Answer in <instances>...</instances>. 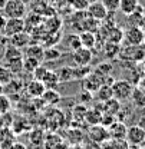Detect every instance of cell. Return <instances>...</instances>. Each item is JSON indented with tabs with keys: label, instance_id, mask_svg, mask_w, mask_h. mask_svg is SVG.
I'll use <instances>...</instances> for the list:
<instances>
[{
	"label": "cell",
	"instance_id": "6da1fadb",
	"mask_svg": "<svg viewBox=\"0 0 145 149\" xmlns=\"http://www.w3.org/2000/svg\"><path fill=\"white\" fill-rule=\"evenodd\" d=\"M27 13V4L22 0H7L1 9V15L6 19H23Z\"/></svg>",
	"mask_w": 145,
	"mask_h": 149
},
{
	"label": "cell",
	"instance_id": "7a4b0ae2",
	"mask_svg": "<svg viewBox=\"0 0 145 149\" xmlns=\"http://www.w3.org/2000/svg\"><path fill=\"white\" fill-rule=\"evenodd\" d=\"M111 89H112V96L118 100H125L128 97H131L132 95V85L125 80V79H119V80H115L112 85H111Z\"/></svg>",
	"mask_w": 145,
	"mask_h": 149
},
{
	"label": "cell",
	"instance_id": "3957f363",
	"mask_svg": "<svg viewBox=\"0 0 145 149\" xmlns=\"http://www.w3.org/2000/svg\"><path fill=\"white\" fill-rule=\"evenodd\" d=\"M127 46H141L145 42V32L138 26H131L124 33V39Z\"/></svg>",
	"mask_w": 145,
	"mask_h": 149
},
{
	"label": "cell",
	"instance_id": "277c9868",
	"mask_svg": "<svg viewBox=\"0 0 145 149\" xmlns=\"http://www.w3.org/2000/svg\"><path fill=\"white\" fill-rule=\"evenodd\" d=\"M125 141L129 143V146H141L145 142V129L138 125H134L127 129Z\"/></svg>",
	"mask_w": 145,
	"mask_h": 149
},
{
	"label": "cell",
	"instance_id": "5b68a950",
	"mask_svg": "<svg viewBox=\"0 0 145 149\" xmlns=\"http://www.w3.org/2000/svg\"><path fill=\"white\" fill-rule=\"evenodd\" d=\"M25 20L23 19H6V23H4V27L1 30V33L7 37H12L18 33H22L25 30Z\"/></svg>",
	"mask_w": 145,
	"mask_h": 149
},
{
	"label": "cell",
	"instance_id": "8992f818",
	"mask_svg": "<svg viewBox=\"0 0 145 149\" xmlns=\"http://www.w3.org/2000/svg\"><path fill=\"white\" fill-rule=\"evenodd\" d=\"M85 12H86V15H88L89 17L95 19V20H98V22L105 20L109 15V12L106 10V7L102 4L101 0H98V1H95V3H89Z\"/></svg>",
	"mask_w": 145,
	"mask_h": 149
},
{
	"label": "cell",
	"instance_id": "52a82bcc",
	"mask_svg": "<svg viewBox=\"0 0 145 149\" xmlns=\"http://www.w3.org/2000/svg\"><path fill=\"white\" fill-rule=\"evenodd\" d=\"M92 50L86 47H79L72 52L73 62L76 63V66H88L92 60Z\"/></svg>",
	"mask_w": 145,
	"mask_h": 149
},
{
	"label": "cell",
	"instance_id": "ba28073f",
	"mask_svg": "<svg viewBox=\"0 0 145 149\" xmlns=\"http://www.w3.org/2000/svg\"><path fill=\"white\" fill-rule=\"evenodd\" d=\"M102 79H104V77H102L101 74H98L96 72L89 73L88 76L83 77V89L91 93L96 92V91L101 88V85H104Z\"/></svg>",
	"mask_w": 145,
	"mask_h": 149
},
{
	"label": "cell",
	"instance_id": "9c48e42d",
	"mask_svg": "<svg viewBox=\"0 0 145 149\" xmlns=\"http://www.w3.org/2000/svg\"><path fill=\"white\" fill-rule=\"evenodd\" d=\"M108 135L111 139H125V135H127V126L124 122H119V120H115L112 125H109L108 128Z\"/></svg>",
	"mask_w": 145,
	"mask_h": 149
},
{
	"label": "cell",
	"instance_id": "30bf717a",
	"mask_svg": "<svg viewBox=\"0 0 145 149\" xmlns=\"http://www.w3.org/2000/svg\"><path fill=\"white\" fill-rule=\"evenodd\" d=\"M138 7H139V0H119L118 10H119L122 15L129 16V15H132Z\"/></svg>",
	"mask_w": 145,
	"mask_h": 149
},
{
	"label": "cell",
	"instance_id": "8fae6325",
	"mask_svg": "<svg viewBox=\"0 0 145 149\" xmlns=\"http://www.w3.org/2000/svg\"><path fill=\"white\" fill-rule=\"evenodd\" d=\"M89 135H91V138L95 142H105L106 139H109L108 130L102 125H93L91 130H89Z\"/></svg>",
	"mask_w": 145,
	"mask_h": 149
},
{
	"label": "cell",
	"instance_id": "7c38bea8",
	"mask_svg": "<svg viewBox=\"0 0 145 149\" xmlns=\"http://www.w3.org/2000/svg\"><path fill=\"white\" fill-rule=\"evenodd\" d=\"M101 111L102 113H109V115H116L118 112L121 111V103L118 99L115 97H111L106 102H102L101 105Z\"/></svg>",
	"mask_w": 145,
	"mask_h": 149
},
{
	"label": "cell",
	"instance_id": "4fadbf2b",
	"mask_svg": "<svg viewBox=\"0 0 145 149\" xmlns=\"http://www.w3.org/2000/svg\"><path fill=\"white\" fill-rule=\"evenodd\" d=\"M27 93L32 96V97H40L43 92L46 91V86L43 85V82H40V80H36V79H33L29 85H27Z\"/></svg>",
	"mask_w": 145,
	"mask_h": 149
},
{
	"label": "cell",
	"instance_id": "5bb4252c",
	"mask_svg": "<svg viewBox=\"0 0 145 149\" xmlns=\"http://www.w3.org/2000/svg\"><path fill=\"white\" fill-rule=\"evenodd\" d=\"M79 39H81V45H82V47L92 49V47L96 45V36H95V33H92V32L82 30V32L79 33Z\"/></svg>",
	"mask_w": 145,
	"mask_h": 149
},
{
	"label": "cell",
	"instance_id": "9a60e30c",
	"mask_svg": "<svg viewBox=\"0 0 145 149\" xmlns=\"http://www.w3.org/2000/svg\"><path fill=\"white\" fill-rule=\"evenodd\" d=\"M83 119L89 123V125H99L101 123V119H102V111H99V109H86L85 112V116H83Z\"/></svg>",
	"mask_w": 145,
	"mask_h": 149
},
{
	"label": "cell",
	"instance_id": "2e32d148",
	"mask_svg": "<svg viewBox=\"0 0 145 149\" xmlns=\"http://www.w3.org/2000/svg\"><path fill=\"white\" fill-rule=\"evenodd\" d=\"M22 59H23L22 52L19 50L18 47H15V46H9V47L4 50V62H6V63L16 62V60H22Z\"/></svg>",
	"mask_w": 145,
	"mask_h": 149
},
{
	"label": "cell",
	"instance_id": "e0dca14e",
	"mask_svg": "<svg viewBox=\"0 0 145 149\" xmlns=\"http://www.w3.org/2000/svg\"><path fill=\"white\" fill-rule=\"evenodd\" d=\"M42 82H43V85L46 86V89H55V88L57 86V83H59V77H57L56 72L48 70L46 74H45V77L42 79Z\"/></svg>",
	"mask_w": 145,
	"mask_h": 149
},
{
	"label": "cell",
	"instance_id": "ac0fdd59",
	"mask_svg": "<svg viewBox=\"0 0 145 149\" xmlns=\"http://www.w3.org/2000/svg\"><path fill=\"white\" fill-rule=\"evenodd\" d=\"M9 42H10V46H15V47H23V46H27L29 43V36L26 33H18L15 36L9 37Z\"/></svg>",
	"mask_w": 145,
	"mask_h": 149
},
{
	"label": "cell",
	"instance_id": "d6986e66",
	"mask_svg": "<svg viewBox=\"0 0 145 149\" xmlns=\"http://www.w3.org/2000/svg\"><path fill=\"white\" fill-rule=\"evenodd\" d=\"M111 97H113V96H112L111 85H108V83L101 85V88L96 91V99H98L99 102H106V100L111 99Z\"/></svg>",
	"mask_w": 145,
	"mask_h": 149
},
{
	"label": "cell",
	"instance_id": "ffe728a7",
	"mask_svg": "<svg viewBox=\"0 0 145 149\" xmlns=\"http://www.w3.org/2000/svg\"><path fill=\"white\" fill-rule=\"evenodd\" d=\"M40 97L45 100V103H52V105H55V103H59L60 102V95H59V92H56L55 89H46Z\"/></svg>",
	"mask_w": 145,
	"mask_h": 149
},
{
	"label": "cell",
	"instance_id": "44dd1931",
	"mask_svg": "<svg viewBox=\"0 0 145 149\" xmlns=\"http://www.w3.org/2000/svg\"><path fill=\"white\" fill-rule=\"evenodd\" d=\"M122 39H124V32H122L121 29H118V27H112V29H109V32H108V42L119 45V43L122 42Z\"/></svg>",
	"mask_w": 145,
	"mask_h": 149
},
{
	"label": "cell",
	"instance_id": "7402d4cb",
	"mask_svg": "<svg viewBox=\"0 0 145 149\" xmlns=\"http://www.w3.org/2000/svg\"><path fill=\"white\" fill-rule=\"evenodd\" d=\"M56 74H57V77H59V82H69V80L73 79L72 68H68V66L62 68L59 72H56Z\"/></svg>",
	"mask_w": 145,
	"mask_h": 149
},
{
	"label": "cell",
	"instance_id": "603a6c76",
	"mask_svg": "<svg viewBox=\"0 0 145 149\" xmlns=\"http://www.w3.org/2000/svg\"><path fill=\"white\" fill-rule=\"evenodd\" d=\"M13 77H15V73H13L9 68H6L4 65L0 66V83L6 85V83H9Z\"/></svg>",
	"mask_w": 145,
	"mask_h": 149
},
{
	"label": "cell",
	"instance_id": "cb8c5ba5",
	"mask_svg": "<svg viewBox=\"0 0 145 149\" xmlns=\"http://www.w3.org/2000/svg\"><path fill=\"white\" fill-rule=\"evenodd\" d=\"M26 56L37 59V60L40 62V60L43 59V49L39 47V46H29V47L26 49Z\"/></svg>",
	"mask_w": 145,
	"mask_h": 149
},
{
	"label": "cell",
	"instance_id": "d4e9b609",
	"mask_svg": "<svg viewBox=\"0 0 145 149\" xmlns=\"http://www.w3.org/2000/svg\"><path fill=\"white\" fill-rule=\"evenodd\" d=\"M39 65H40V62H39L37 59H33V57H29V56L23 57V69H25V70L33 72V70L36 69L37 66H39Z\"/></svg>",
	"mask_w": 145,
	"mask_h": 149
},
{
	"label": "cell",
	"instance_id": "484cf974",
	"mask_svg": "<svg viewBox=\"0 0 145 149\" xmlns=\"http://www.w3.org/2000/svg\"><path fill=\"white\" fill-rule=\"evenodd\" d=\"M66 46H68L72 52L73 50H76V49H79V47H82L79 35H69L68 39H66Z\"/></svg>",
	"mask_w": 145,
	"mask_h": 149
},
{
	"label": "cell",
	"instance_id": "4316f807",
	"mask_svg": "<svg viewBox=\"0 0 145 149\" xmlns=\"http://www.w3.org/2000/svg\"><path fill=\"white\" fill-rule=\"evenodd\" d=\"M60 50H57L56 47L50 46V49H43V59L45 60H56L60 57Z\"/></svg>",
	"mask_w": 145,
	"mask_h": 149
},
{
	"label": "cell",
	"instance_id": "83f0119b",
	"mask_svg": "<svg viewBox=\"0 0 145 149\" xmlns=\"http://www.w3.org/2000/svg\"><path fill=\"white\" fill-rule=\"evenodd\" d=\"M10 108H12L10 99L4 93L0 95V115H7V112L10 111Z\"/></svg>",
	"mask_w": 145,
	"mask_h": 149
},
{
	"label": "cell",
	"instance_id": "f1b7e54d",
	"mask_svg": "<svg viewBox=\"0 0 145 149\" xmlns=\"http://www.w3.org/2000/svg\"><path fill=\"white\" fill-rule=\"evenodd\" d=\"M69 6L75 12H85L88 7V1L86 0H69Z\"/></svg>",
	"mask_w": 145,
	"mask_h": 149
},
{
	"label": "cell",
	"instance_id": "f546056e",
	"mask_svg": "<svg viewBox=\"0 0 145 149\" xmlns=\"http://www.w3.org/2000/svg\"><path fill=\"white\" fill-rule=\"evenodd\" d=\"M105 49H106V56L108 57H113V56H116L119 53V45H116V43L108 42L106 46H105Z\"/></svg>",
	"mask_w": 145,
	"mask_h": 149
},
{
	"label": "cell",
	"instance_id": "4dcf8cb0",
	"mask_svg": "<svg viewBox=\"0 0 145 149\" xmlns=\"http://www.w3.org/2000/svg\"><path fill=\"white\" fill-rule=\"evenodd\" d=\"M102 4L106 7L109 13H113L118 10V6H119V0H101Z\"/></svg>",
	"mask_w": 145,
	"mask_h": 149
},
{
	"label": "cell",
	"instance_id": "1f68e13d",
	"mask_svg": "<svg viewBox=\"0 0 145 149\" xmlns=\"http://www.w3.org/2000/svg\"><path fill=\"white\" fill-rule=\"evenodd\" d=\"M48 70H49V69H46V68H43V66H40V65H39L36 69L33 70V76H35V79L42 82V79L45 77V74H46Z\"/></svg>",
	"mask_w": 145,
	"mask_h": 149
},
{
	"label": "cell",
	"instance_id": "d6a6232c",
	"mask_svg": "<svg viewBox=\"0 0 145 149\" xmlns=\"http://www.w3.org/2000/svg\"><path fill=\"white\" fill-rule=\"evenodd\" d=\"M111 69H112V66L109 65V63H101L99 66H98V69H96V73L101 74L102 77H104V74H108L111 72Z\"/></svg>",
	"mask_w": 145,
	"mask_h": 149
},
{
	"label": "cell",
	"instance_id": "836d02e7",
	"mask_svg": "<svg viewBox=\"0 0 145 149\" xmlns=\"http://www.w3.org/2000/svg\"><path fill=\"white\" fill-rule=\"evenodd\" d=\"M9 149H27V148H26L23 143H20V142H15Z\"/></svg>",
	"mask_w": 145,
	"mask_h": 149
},
{
	"label": "cell",
	"instance_id": "e575fe53",
	"mask_svg": "<svg viewBox=\"0 0 145 149\" xmlns=\"http://www.w3.org/2000/svg\"><path fill=\"white\" fill-rule=\"evenodd\" d=\"M138 91L145 93V79H141V80H139V83H138Z\"/></svg>",
	"mask_w": 145,
	"mask_h": 149
},
{
	"label": "cell",
	"instance_id": "d590c367",
	"mask_svg": "<svg viewBox=\"0 0 145 149\" xmlns=\"http://www.w3.org/2000/svg\"><path fill=\"white\" fill-rule=\"evenodd\" d=\"M4 23H6V17L1 15V12H0V32L3 30V27H4Z\"/></svg>",
	"mask_w": 145,
	"mask_h": 149
},
{
	"label": "cell",
	"instance_id": "8d00e7d4",
	"mask_svg": "<svg viewBox=\"0 0 145 149\" xmlns=\"http://www.w3.org/2000/svg\"><path fill=\"white\" fill-rule=\"evenodd\" d=\"M144 125H145V118H141V120H139V123H138V126H141V128L144 129Z\"/></svg>",
	"mask_w": 145,
	"mask_h": 149
},
{
	"label": "cell",
	"instance_id": "74e56055",
	"mask_svg": "<svg viewBox=\"0 0 145 149\" xmlns=\"http://www.w3.org/2000/svg\"><path fill=\"white\" fill-rule=\"evenodd\" d=\"M6 1H7V0H0V12H1V9L4 7V4H6Z\"/></svg>",
	"mask_w": 145,
	"mask_h": 149
},
{
	"label": "cell",
	"instance_id": "f35d334b",
	"mask_svg": "<svg viewBox=\"0 0 145 149\" xmlns=\"http://www.w3.org/2000/svg\"><path fill=\"white\" fill-rule=\"evenodd\" d=\"M3 93H4V85L0 83V95H3Z\"/></svg>",
	"mask_w": 145,
	"mask_h": 149
},
{
	"label": "cell",
	"instance_id": "ab89813d",
	"mask_svg": "<svg viewBox=\"0 0 145 149\" xmlns=\"http://www.w3.org/2000/svg\"><path fill=\"white\" fill-rule=\"evenodd\" d=\"M86 1H88V4H89V3H95V1H98V0H86Z\"/></svg>",
	"mask_w": 145,
	"mask_h": 149
},
{
	"label": "cell",
	"instance_id": "60d3db41",
	"mask_svg": "<svg viewBox=\"0 0 145 149\" xmlns=\"http://www.w3.org/2000/svg\"><path fill=\"white\" fill-rule=\"evenodd\" d=\"M141 149H145V146H142V148H141Z\"/></svg>",
	"mask_w": 145,
	"mask_h": 149
},
{
	"label": "cell",
	"instance_id": "b9f144b4",
	"mask_svg": "<svg viewBox=\"0 0 145 149\" xmlns=\"http://www.w3.org/2000/svg\"><path fill=\"white\" fill-rule=\"evenodd\" d=\"M0 138H1V132H0Z\"/></svg>",
	"mask_w": 145,
	"mask_h": 149
}]
</instances>
